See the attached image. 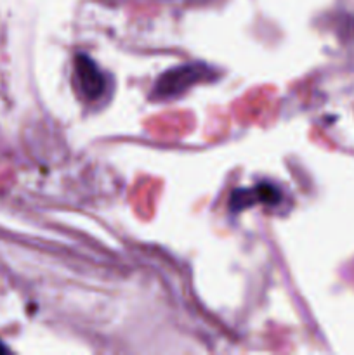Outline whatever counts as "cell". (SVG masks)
Returning a JSON list of instances; mask_svg holds the SVG:
<instances>
[{
	"label": "cell",
	"mask_w": 354,
	"mask_h": 355,
	"mask_svg": "<svg viewBox=\"0 0 354 355\" xmlns=\"http://www.w3.org/2000/svg\"><path fill=\"white\" fill-rule=\"evenodd\" d=\"M207 66L203 64H186L170 69L156 82L155 96L170 97L180 94L193 83L201 82L207 76Z\"/></svg>",
	"instance_id": "1"
},
{
	"label": "cell",
	"mask_w": 354,
	"mask_h": 355,
	"mask_svg": "<svg viewBox=\"0 0 354 355\" xmlns=\"http://www.w3.org/2000/svg\"><path fill=\"white\" fill-rule=\"evenodd\" d=\"M3 350H6V349H3V347H2V345H0V352H3Z\"/></svg>",
	"instance_id": "3"
},
{
	"label": "cell",
	"mask_w": 354,
	"mask_h": 355,
	"mask_svg": "<svg viewBox=\"0 0 354 355\" xmlns=\"http://www.w3.org/2000/svg\"><path fill=\"white\" fill-rule=\"evenodd\" d=\"M75 75L78 82L80 92L87 99H97L106 89V80L101 69L97 68L96 62L87 55L80 54L75 59Z\"/></svg>",
	"instance_id": "2"
}]
</instances>
